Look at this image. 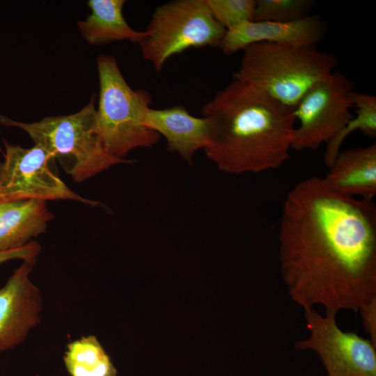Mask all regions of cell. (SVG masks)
Masks as SVG:
<instances>
[{"label":"cell","instance_id":"cell-1","mask_svg":"<svg viewBox=\"0 0 376 376\" xmlns=\"http://www.w3.org/2000/svg\"><path fill=\"white\" fill-rule=\"evenodd\" d=\"M281 278L303 309L358 311L376 297V205L331 190L322 178L299 182L283 204Z\"/></svg>","mask_w":376,"mask_h":376},{"label":"cell","instance_id":"cell-2","mask_svg":"<svg viewBox=\"0 0 376 376\" xmlns=\"http://www.w3.org/2000/svg\"><path fill=\"white\" fill-rule=\"evenodd\" d=\"M210 119L207 158L233 175L277 169L290 157L295 118L289 108L233 79L202 108Z\"/></svg>","mask_w":376,"mask_h":376},{"label":"cell","instance_id":"cell-3","mask_svg":"<svg viewBox=\"0 0 376 376\" xmlns=\"http://www.w3.org/2000/svg\"><path fill=\"white\" fill-rule=\"evenodd\" d=\"M242 51L233 79L292 109L308 90L338 65L334 54L317 47L262 42Z\"/></svg>","mask_w":376,"mask_h":376},{"label":"cell","instance_id":"cell-4","mask_svg":"<svg viewBox=\"0 0 376 376\" xmlns=\"http://www.w3.org/2000/svg\"><path fill=\"white\" fill-rule=\"evenodd\" d=\"M95 97L79 111L49 116L33 123H23L0 115V124L26 132L58 160L77 182H83L120 164L133 161L118 159L104 148L98 134Z\"/></svg>","mask_w":376,"mask_h":376},{"label":"cell","instance_id":"cell-5","mask_svg":"<svg viewBox=\"0 0 376 376\" xmlns=\"http://www.w3.org/2000/svg\"><path fill=\"white\" fill-rule=\"evenodd\" d=\"M97 126L106 150L118 159L139 148H152L160 136L146 126L144 118L152 97L143 89L133 90L123 77L116 58L100 55Z\"/></svg>","mask_w":376,"mask_h":376},{"label":"cell","instance_id":"cell-6","mask_svg":"<svg viewBox=\"0 0 376 376\" xmlns=\"http://www.w3.org/2000/svg\"><path fill=\"white\" fill-rule=\"evenodd\" d=\"M139 45L143 59L160 72L173 56L191 48L219 47L226 29L205 0H174L157 7Z\"/></svg>","mask_w":376,"mask_h":376},{"label":"cell","instance_id":"cell-7","mask_svg":"<svg viewBox=\"0 0 376 376\" xmlns=\"http://www.w3.org/2000/svg\"><path fill=\"white\" fill-rule=\"evenodd\" d=\"M304 314L308 335L295 347L314 352L327 376H376V345L370 339L341 329L336 313L311 308Z\"/></svg>","mask_w":376,"mask_h":376},{"label":"cell","instance_id":"cell-8","mask_svg":"<svg viewBox=\"0 0 376 376\" xmlns=\"http://www.w3.org/2000/svg\"><path fill=\"white\" fill-rule=\"evenodd\" d=\"M352 82L343 74L334 72L318 82L293 108L295 126L292 148L318 149L329 142L352 118L350 93Z\"/></svg>","mask_w":376,"mask_h":376},{"label":"cell","instance_id":"cell-9","mask_svg":"<svg viewBox=\"0 0 376 376\" xmlns=\"http://www.w3.org/2000/svg\"><path fill=\"white\" fill-rule=\"evenodd\" d=\"M4 146L0 201L70 200L93 207L101 205L70 189L54 171V157L41 146L24 148L5 140Z\"/></svg>","mask_w":376,"mask_h":376},{"label":"cell","instance_id":"cell-10","mask_svg":"<svg viewBox=\"0 0 376 376\" xmlns=\"http://www.w3.org/2000/svg\"><path fill=\"white\" fill-rule=\"evenodd\" d=\"M36 260H23L0 288V352L24 342L40 322L42 299L29 276Z\"/></svg>","mask_w":376,"mask_h":376},{"label":"cell","instance_id":"cell-11","mask_svg":"<svg viewBox=\"0 0 376 376\" xmlns=\"http://www.w3.org/2000/svg\"><path fill=\"white\" fill-rule=\"evenodd\" d=\"M326 33L323 21L310 15L288 22L249 21L226 30L219 46L226 55L262 42L317 47Z\"/></svg>","mask_w":376,"mask_h":376},{"label":"cell","instance_id":"cell-12","mask_svg":"<svg viewBox=\"0 0 376 376\" xmlns=\"http://www.w3.org/2000/svg\"><path fill=\"white\" fill-rule=\"evenodd\" d=\"M144 123L165 138L169 151L177 152L187 163L192 164L196 152L204 150L210 143V119L196 117L182 106L150 107L146 113Z\"/></svg>","mask_w":376,"mask_h":376},{"label":"cell","instance_id":"cell-13","mask_svg":"<svg viewBox=\"0 0 376 376\" xmlns=\"http://www.w3.org/2000/svg\"><path fill=\"white\" fill-rule=\"evenodd\" d=\"M325 177L327 186L347 197L373 201L376 195V143L340 151Z\"/></svg>","mask_w":376,"mask_h":376},{"label":"cell","instance_id":"cell-14","mask_svg":"<svg viewBox=\"0 0 376 376\" xmlns=\"http://www.w3.org/2000/svg\"><path fill=\"white\" fill-rule=\"evenodd\" d=\"M53 219L43 201H0V252L26 246L44 233Z\"/></svg>","mask_w":376,"mask_h":376},{"label":"cell","instance_id":"cell-15","mask_svg":"<svg viewBox=\"0 0 376 376\" xmlns=\"http://www.w3.org/2000/svg\"><path fill=\"white\" fill-rule=\"evenodd\" d=\"M124 0H89L91 13L77 26L87 42L103 45L112 42L130 40L140 45L148 32L133 29L123 17Z\"/></svg>","mask_w":376,"mask_h":376},{"label":"cell","instance_id":"cell-16","mask_svg":"<svg viewBox=\"0 0 376 376\" xmlns=\"http://www.w3.org/2000/svg\"><path fill=\"white\" fill-rule=\"evenodd\" d=\"M63 362L70 376H117L109 356L93 335L70 343Z\"/></svg>","mask_w":376,"mask_h":376},{"label":"cell","instance_id":"cell-17","mask_svg":"<svg viewBox=\"0 0 376 376\" xmlns=\"http://www.w3.org/2000/svg\"><path fill=\"white\" fill-rule=\"evenodd\" d=\"M350 99L356 115L344 125L340 131L327 143L324 156L325 166H331L345 139L355 131H359L370 138L376 137V97L373 95L352 91Z\"/></svg>","mask_w":376,"mask_h":376},{"label":"cell","instance_id":"cell-18","mask_svg":"<svg viewBox=\"0 0 376 376\" xmlns=\"http://www.w3.org/2000/svg\"><path fill=\"white\" fill-rule=\"evenodd\" d=\"M312 0H257L254 21L288 22L310 15Z\"/></svg>","mask_w":376,"mask_h":376},{"label":"cell","instance_id":"cell-19","mask_svg":"<svg viewBox=\"0 0 376 376\" xmlns=\"http://www.w3.org/2000/svg\"><path fill=\"white\" fill-rule=\"evenodd\" d=\"M214 19L228 30L253 20L256 0H205Z\"/></svg>","mask_w":376,"mask_h":376},{"label":"cell","instance_id":"cell-20","mask_svg":"<svg viewBox=\"0 0 376 376\" xmlns=\"http://www.w3.org/2000/svg\"><path fill=\"white\" fill-rule=\"evenodd\" d=\"M41 249V246L38 242L31 241L23 247L10 251H1L0 252V265L14 259L36 260Z\"/></svg>","mask_w":376,"mask_h":376},{"label":"cell","instance_id":"cell-21","mask_svg":"<svg viewBox=\"0 0 376 376\" xmlns=\"http://www.w3.org/2000/svg\"><path fill=\"white\" fill-rule=\"evenodd\" d=\"M358 311L368 339L376 345V297L365 304Z\"/></svg>","mask_w":376,"mask_h":376},{"label":"cell","instance_id":"cell-22","mask_svg":"<svg viewBox=\"0 0 376 376\" xmlns=\"http://www.w3.org/2000/svg\"><path fill=\"white\" fill-rule=\"evenodd\" d=\"M0 151H1V147H0ZM1 164L2 163L0 162V176H1Z\"/></svg>","mask_w":376,"mask_h":376}]
</instances>
